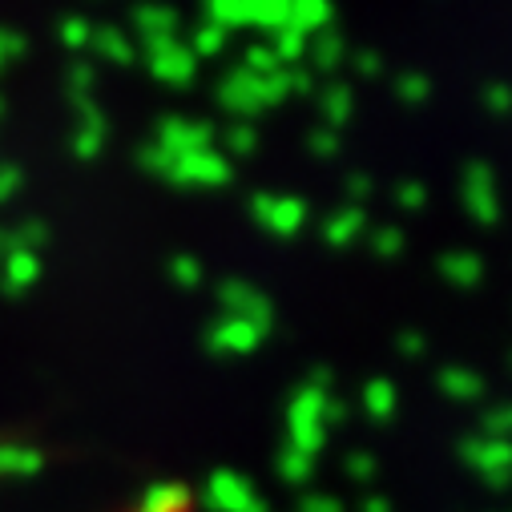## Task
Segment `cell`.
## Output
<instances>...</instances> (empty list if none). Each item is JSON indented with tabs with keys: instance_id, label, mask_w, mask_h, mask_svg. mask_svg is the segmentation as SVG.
I'll return each instance as SVG.
<instances>
[{
	"instance_id": "cell-1",
	"label": "cell",
	"mask_w": 512,
	"mask_h": 512,
	"mask_svg": "<svg viewBox=\"0 0 512 512\" xmlns=\"http://www.w3.org/2000/svg\"><path fill=\"white\" fill-rule=\"evenodd\" d=\"M291 97V89H287V69H275V73H267V77H254V73H246L242 65L238 69H230L226 77H222V85H218V101H222V109H230L234 117H254V113H263V109H271V105H279V101H287Z\"/></svg>"
},
{
	"instance_id": "cell-2",
	"label": "cell",
	"mask_w": 512,
	"mask_h": 512,
	"mask_svg": "<svg viewBox=\"0 0 512 512\" xmlns=\"http://www.w3.org/2000/svg\"><path fill=\"white\" fill-rule=\"evenodd\" d=\"M323 404H327V392L311 388V383H303V388L291 396V404H287V432H291V448H295V452H303V456H319V452H323V444H327Z\"/></svg>"
},
{
	"instance_id": "cell-3",
	"label": "cell",
	"mask_w": 512,
	"mask_h": 512,
	"mask_svg": "<svg viewBox=\"0 0 512 512\" xmlns=\"http://www.w3.org/2000/svg\"><path fill=\"white\" fill-rule=\"evenodd\" d=\"M460 460L468 468H476L488 488H508V480H512V440L468 436V440H460Z\"/></svg>"
},
{
	"instance_id": "cell-4",
	"label": "cell",
	"mask_w": 512,
	"mask_h": 512,
	"mask_svg": "<svg viewBox=\"0 0 512 512\" xmlns=\"http://www.w3.org/2000/svg\"><path fill=\"white\" fill-rule=\"evenodd\" d=\"M460 198L464 210L476 226H496L500 218V190H496V174L488 162H468L464 178H460Z\"/></svg>"
},
{
	"instance_id": "cell-5",
	"label": "cell",
	"mask_w": 512,
	"mask_h": 512,
	"mask_svg": "<svg viewBox=\"0 0 512 512\" xmlns=\"http://www.w3.org/2000/svg\"><path fill=\"white\" fill-rule=\"evenodd\" d=\"M230 178H234L230 158H222L218 150H194V154L174 158V170H170L166 182L190 186V190H214V186H226Z\"/></svg>"
},
{
	"instance_id": "cell-6",
	"label": "cell",
	"mask_w": 512,
	"mask_h": 512,
	"mask_svg": "<svg viewBox=\"0 0 512 512\" xmlns=\"http://www.w3.org/2000/svg\"><path fill=\"white\" fill-rule=\"evenodd\" d=\"M250 218L259 222L267 234H279V238H295L307 222V206L303 198H291V194H267L259 190L250 198Z\"/></svg>"
},
{
	"instance_id": "cell-7",
	"label": "cell",
	"mask_w": 512,
	"mask_h": 512,
	"mask_svg": "<svg viewBox=\"0 0 512 512\" xmlns=\"http://www.w3.org/2000/svg\"><path fill=\"white\" fill-rule=\"evenodd\" d=\"M218 303L230 311V319H242V323H250V327H259V331H271V323H275L271 299H267L259 287H250L246 279H226V283H218Z\"/></svg>"
},
{
	"instance_id": "cell-8",
	"label": "cell",
	"mask_w": 512,
	"mask_h": 512,
	"mask_svg": "<svg viewBox=\"0 0 512 512\" xmlns=\"http://www.w3.org/2000/svg\"><path fill=\"white\" fill-rule=\"evenodd\" d=\"M214 138H218V130H214L210 121L178 117V113L162 117V121H158V130H154V142H158L162 150H170L174 158H178V154H194V150H210Z\"/></svg>"
},
{
	"instance_id": "cell-9",
	"label": "cell",
	"mask_w": 512,
	"mask_h": 512,
	"mask_svg": "<svg viewBox=\"0 0 512 512\" xmlns=\"http://www.w3.org/2000/svg\"><path fill=\"white\" fill-rule=\"evenodd\" d=\"M202 504H206V512H267L263 496L254 492V484L242 480L238 472H218L206 484Z\"/></svg>"
},
{
	"instance_id": "cell-10",
	"label": "cell",
	"mask_w": 512,
	"mask_h": 512,
	"mask_svg": "<svg viewBox=\"0 0 512 512\" xmlns=\"http://www.w3.org/2000/svg\"><path fill=\"white\" fill-rule=\"evenodd\" d=\"M146 65H150V73H154L158 81H166V85H190L194 73H198L194 53H190L178 37H174V41H154V45H146Z\"/></svg>"
},
{
	"instance_id": "cell-11",
	"label": "cell",
	"mask_w": 512,
	"mask_h": 512,
	"mask_svg": "<svg viewBox=\"0 0 512 512\" xmlns=\"http://www.w3.org/2000/svg\"><path fill=\"white\" fill-rule=\"evenodd\" d=\"M105 138H109V121H105V113L97 109V101H81V105H77V138H73V154H77L81 162H89V158L101 154Z\"/></svg>"
},
{
	"instance_id": "cell-12",
	"label": "cell",
	"mask_w": 512,
	"mask_h": 512,
	"mask_svg": "<svg viewBox=\"0 0 512 512\" xmlns=\"http://www.w3.org/2000/svg\"><path fill=\"white\" fill-rule=\"evenodd\" d=\"M436 271L456 291H476L484 283V259H480V254H472V250H448V254H440Z\"/></svg>"
},
{
	"instance_id": "cell-13",
	"label": "cell",
	"mask_w": 512,
	"mask_h": 512,
	"mask_svg": "<svg viewBox=\"0 0 512 512\" xmlns=\"http://www.w3.org/2000/svg\"><path fill=\"white\" fill-rule=\"evenodd\" d=\"M315 109H319V117H323L327 130L339 134L343 125L355 117V93H351V85H347V81H331V85L315 89Z\"/></svg>"
},
{
	"instance_id": "cell-14",
	"label": "cell",
	"mask_w": 512,
	"mask_h": 512,
	"mask_svg": "<svg viewBox=\"0 0 512 512\" xmlns=\"http://www.w3.org/2000/svg\"><path fill=\"white\" fill-rule=\"evenodd\" d=\"M134 29L146 45L154 41H174L178 37V13L170 5H154V0H146V5L134 9Z\"/></svg>"
},
{
	"instance_id": "cell-15",
	"label": "cell",
	"mask_w": 512,
	"mask_h": 512,
	"mask_svg": "<svg viewBox=\"0 0 512 512\" xmlns=\"http://www.w3.org/2000/svg\"><path fill=\"white\" fill-rule=\"evenodd\" d=\"M263 339H267V331L250 327V323H242V319H226V323H218V327L210 331V347L222 351V355H250Z\"/></svg>"
},
{
	"instance_id": "cell-16",
	"label": "cell",
	"mask_w": 512,
	"mask_h": 512,
	"mask_svg": "<svg viewBox=\"0 0 512 512\" xmlns=\"http://www.w3.org/2000/svg\"><path fill=\"white\" fill-rule=\"evenodd\" d=\"M436 388L456 400V404H476L484 396V379L472 371V367H460V363H448L436 371Z\"/></svg>"
},
{
	"instance_id": "cell-17",
	"label": "cell",
	"mask_w": 512,
	"mask_h": 512,
	"mask_svg": "<svg viewBox=\"0 0 512 512\" xmlns=\"http://www.w3.org/2000/svg\"><path fill=\"white\" fill-rule=\"evenodd\" d=\"M363 230H367V210L347 202V206H339L335 214L323 218V230H319V234H323L327 246H351Z\"/></svg>"
},
{
	"instance_id": "cell-18",
	"label": "cell",
	"mask_w": 512,
	"mask_h": 512,
	"mask_svg": "<svg viewBox=\"0 0 512 512\" xmlns=\"http://www.w3.org/2000/svg\"><path fill=\"white\" fill-rule=\"evenodd\" d=\"M307 53H311V73H335L347 61V41L335 29H323L315 37H307Z\"/></svg>"
},
{
	"instance_id": "cell-19",
	"label": "cell",
	"mask_w": 512,
	"mask_h": 512,
	"mask_svg": "<svg viewBox=\"0 0 512 512\" xmlns=\"http://www.w3.org/2000/svg\"><path fill=\"white\" fill-rule=\"evenodd\" d=\"M287 29H295L303 37H315V33L331 29V0H291Z\"/></svg>"
},
{
	"instance_id": "cell-20",
	"label": "cell",
	"mask_w": 512,
	"mask_h": 512,
	"mask_svg": "<svg viewBox=\"0 0 512 512\" xmlns=\"http://www.w3.org/2000/svg\"><path fill=\"white\" fill-rule=\"evenodd\" d=\"M246 25L263 29V33H283L291 17V0H242Z\"/></svg>"
},
{
	"instance_id": "cell-21",
	"label": "cell",
	"mask_w": 512,
	"mask_h": 512,
	"mask_svg": "<svg viewBox=\"0 0 512 512\" xmlns=\"http://www.w3.org/2000/svg\"><path fill=\"white\" fill-rule=\"evenodd\" d=\"M93 53L113 61V65H134L138 61V49L130 45V37H125L121 29H109V25H93V37H89Z\"/></svg>"
},
{
	"instance_id": "cell-22",
	"label": "cell",
	"mask_w": 512,
	"mask_h": 512,
	"mask_svg": "<svg viewBox=\"0 0 512 512\" xmlns=\"http://www.w3.org/2000/svg\"><path fill=\"white\" fill-rule=\"evenodd\" d=\"M363 412L375 424H388L396 416V383L392 379H371L363 388Z\"/></svg>"
},
{
	"instance_id": "cell-23",
	"label": "cell",
	"mask_w": 512,
	"mask_h": 512,
	"mask_svg": "<svg viewBox=\"0 0 512 512\" xmlns=\"http://www.w3.org/2000/svg\"><path fill=\"white\" fill-rule=\"evenodd\" d=\"M279 476L287 480V484H295V488H303L311 476H315V456H303V452H295L291 444L279 452Z\"/></svg>"
},
{
	"instance_id": "cell-24",
	"label": "cell",
	"mask_w": 512,
	"mask_h": 512,
	"mask_svg": "<svg viewBox=\"0 0 512 512\" xmlns=\"http://www.w3.org/2000/svg\"><path fill=\"white\" fill-rule=\"evenodd\" d=\"M271 53L279 57V65H283V69H295V65L307 57V37H303V33H295V29H283V33H275Z\"/></svg>"
},
{
	"instance_id": "cell-25",
	"label": "cell",
	"mask_w": 512,
	"mask_h": 512,
	"mask_svg": "<svg viewBox=\"0 0 512 512\" xmlns=\"http://www.w3.org/2000/svg\"><path fill=\"white\" fill-rule=\"evenodd\" d=\"M396 97H400L404 105H424V101L432 97V81H428V73H420V69H404V73L396 77Z\"/></svg>"
},
{
	"instance_id": "cell-26",
	"label": "cell",
	"mask_w": 512,
	"mask_h": 512,
	"mask_svg": "<svg viewBox=\"0 0 512 512\" xmlns=\"http://www.w3.org/2000/svg\"><path fill=\"white\" fill-rule=\"evenodd\" d=\"M218 138H222L226 154H234V158H246V154L259 150V134H254V125H250V121H234L230 130H222Z\"/></svg>"
},
{
	"instance_id": "cell-27",
	"label": "cell",
	"mask_w": 512,
	"mask_h": 512,
	"mask_svg": "<svg viewBox=\"0 0 512 512\" xmlns=\"http://www.w3.org/2000/svg\"><path fill=\"white\" fill-rule=\"evenodd\" d=\"M367 242H371V254L383 259V263H392V259L404 254V230L400 226H379V230H371Z\"/></svg>"
},
{
	"instance_id": "cell-28",
	"label": "cell",
	"mask_w": 512,
	"mask_h": 512,
	"mask_svg": "<svg viewBox=\"0 0 512 512\" xmlns=\"http://www.w3.org/2000/svg\"><path fill=\"white\" fill-rule=\"evenodd\" d=\"M226 37H230L226 29H218V25H210V21H206V25L190 37V45H186V49L194 53V61H202V57H218V53L226 49Z\"/></svg>"
},
{
	"instance_id": "cell-29",
	"label": "cell",
	"mask_w": 512,
	"mask_h": 512,
	"mask_svg": "<svg viewBox=\"0 0 512 512\" xmlns=\"http://www.w3.org/2000/svg\"><path fill=\"white\" fill-rule=\"evenodd\" d=\"M206 17H210V25H218V29H242L246 25V13H242V0H206Z\"/></svg>"
},
{
	"instance_id": "cell-30",
	"label": "cell",
	"mask_w": 512,
	"mask_h": 512,
	"mask_svg": "<svg viewBox=\"0 0 512 512\" xmlns=\"http://www.w3.org/2000/svg\"><path fill=\"white\" fill-rule=\"evenodd\" d=\"M138 166H142L146 174L170 178V170H174V154H170V150H162L158 142H146V146L138 150Z\"/></svg>"
},
{
	"instance_id": "cell-31",
	"label": "cell",
	"mask_w": 512,
	"mask_h": 512,
	"mask_svg": "<svg viewBox=\"0 0 512 512\" xmlns=\"http://www.w3.org/2000/svg\"><path fill=\"white\" fill-rule=\"evenodd\" d=\"M93 81H97V73L89 69V65H69V77H65V93L73 97V105H81V101H93L89 93H93Z\"/></svg>"
},
{
	"instance_id": "cell-32",
	"label": "cell",
	"mask_w": 512,
	"mask_h": 512,
	"mask_svg": "<svg viewBox=\"0 0 512 512\" xmlns=\"http://www.w3.org/2000/svg\"><path fill=\"white\" fill-rule=\"evenodd\" d=\"M339 134L335 130H327V125H315V130L307 134V154H315V158H323V162H331L335 154H339Z\"/></svg>"
},
{
	"instance_id": "cell-33",
	"label": "cell",
	"mask_w": 512,
	"mask_h": 512,
	"mask_svg": "<svg viewBox=\"0 0 512 512\" xmlns=\"http://www.w3.org/2000/svg\"><path fill=\"white\" fill-rule=\"evenodd\" d=\"M242 69L254 73V77H267V73H275V69H283V65H279V57L271 53V45H250Z\"/></svg>"
},
{
	"instance_id": "cell-34",
	"label": "cell",
	"mask_w": 512,
	"mask_h": 512,
	"mask_svg": "<svg viewBox=\"0 0 512 512\" xmlns=\"http://www.w3.org/2000/svg\"><path fill=\"white\" fill-rule=\"evenodd\" d=\"M480 101H484V109H488L492 117H508V113H512V85L492 81V85H484Z\"/></svg>"
},
{
	"instance_id": "cell-35",
	"label": "cell",
	"mask_w": 512,
	"mask_h": 512,
	"mask_svg": "<svg viewBox=\"0 0 512 512\" xmlns=\"http://www.w3.org/2000/svg\"><path fill=\"white\" fill-rule=\"evenodd\" d=\"M484 436H492V440H512V404H500V408H492V412H484Z\"/></svg>"
},
{
	"instance_id": "cell-36",
	"label": "cell",
	"mask_w": 512,
	"mask_h": 512,
	"mask_svg": "<svg viewBox=\"0 0 512 512\" xmlns=\"http://www.w3.org/2000/svg\"><path fill=\"white\" fill-rule=\"evenodd\" d=\"M89 37H93V25H89L85 17L61 21V41H65L69 49H89Z\"/></svg>"
},
{
	"instance_id": "cell-37",
	"label": "cell",
	"mask_w": 512,
	"mask_h": 512,
	"mask_svg": "<svg viewBox=\"0 0 512 512\" xmlns=\"http://www.w3.org/2000/svg\"><path fill=\"white\" fill-rule=\"evenodd\" d=\"M396 206L400 210H424L428 206V186L424 182H400L396 186Z\"/></svg>"
},
{
	"instance_id": "cell-38",
	"label": "cell",
	"mask_w": 512,
	"mask_h": 512,
	"mask_svg": "<svg viewBox=\"0 0 512 512\" xmlns=\"http://www.w3.org/2000/svg\"><path fill=\"white\" fill-rule=\"evenodd\" d=\"M170 275H174L182 287H198V283H202V263L190 259V254H178V259L170 263Z\"/></svg>"
},
{
	"instance_id": "cell-39",
	"label": "cell",
	"mask_w": 512,
	"mask_h": 512,
	"mask_svg": "<svg viewBox=\"0 0 512 512\" xmlns=\"http://www.w3.org/2000/svg\"><path fill=\"white\" fill-rule=\"evenodd\" d=\"M347 65H351L359 77H367V81L383 73V57H379L375 49H359V53H351V57H347Z\"/></svg>"
},
{
	"instance_id": "cell-40",
	"label": "cell",
	"mask_w": 512,
	"mask_h": 512,
	"mask_svg": "<svg viewBox=\"0 0 512 512\" xmlns=\"http://www.w3.org/2000/svg\"><path fill=\"white\" fill-rule=\"evenodd\" d=\"M25 49H29V41L21 33L0 29V69H5L9 61H17V57H25Z\"/></svg>"
},
{
	"instance_id": "cell-41",
	"label": "cell",
	"mask_w": 512,
	"mask_h": 512,
	"mask_svg": "<svg viewBox=\"0 0 512 512\" xmlns=\"http://www.w3.org/2000/svg\"><path fill=\"white\" fill-rule=\"evenodd\" d=\"M343 194L351 198V206H363V202L371 198V178H367L363 170H351V174L343 178Z\"/></svg>"
},
{
	"instance_id": "cell-42",
	"label": "cell",
	"mask_w": 512,
	"mask_h": 512,
	"mask_svg": "<svg viewBox=\"0 0 512 512\" xmlns=\"http://www.w3.org/2000/svg\"><path fill=\"white\" fill-rule=\"evenodd\" d=\"M343 468H347V476H351V480L367 484V480L375 476V468H379V464H375V456H371V452H351Z\"/></svg>"
},
{
	"instance_id": "cell-43",
	"label": "cell",
	"mask_w": 512,
	"mask_h": 512,
	"mask_svg": "<svg viewBox=\"0 0 512 512\" xmlns=\"http://www.w3.org/2000/svg\"><path fill=\"white\" fill-rule=\"evenodd\" d=\"M25 186V174H21V166H13V162H0V202H9L17 190Z\"/></svg>"
},
{
	"instance_id": "cell-44",
	"label": "cell",
	"mask_w": 512,
	"mask_h": 512,
	"mask_svg": "<svg viewBox=\"0 0 512 512\" xmlns=\"http://www.w3.org/2000/svg\"><path fill=\"white\" fill-rule=\"evenodd\" d=\"M287 89H291L295 97H315V73L303 69V65L287 69Z\"/></svg>"
},
{
	"instance_id": "cell-45",
	"label": "cell",
	"mask_w": 512,
	"mask_h": 512,
	"mask_svg": "<svg viewBox=\"0 0 512 512\" xmlns=\"http://www.w3.org/2000/svg\"><path fill=\"white\" fill-rule=\"evenodd\" d=\"M299 512H343V504L335 496H327V492H307L299 500Z\"/></svg>"
},
{
	"instance_id": "cell-46",
	"label": "cell",
	"mask_w": 512,
	"mask_h": 512,
	"mask_svg": "<svg viewBox=\"0 0 512 512\" xmlns=\"http://www.w3.org/2000/svg\"><path fill=\"white\" fill-rule=\"evenodd\" d=\"M396 347H400V355H408V359H424V351H428V339H424L420 331H404V335L396 339Z\"/></svg>"
},
{
	"instance_id": "cell-47",
	"label": "cell",
	"mask_w": 512,
	"mask_h": 512,
	"mask_svg": "<svg viewBox=\"0 0 512 512\" xmlns=\"http://www.w3.org/2000/svg\"><path fill=\"white\" fill-rule=\"evenodd\" d=\"M347 416H351V408H347L343 400L327 396V404H323V424H327V432H331L335 424H347Z\"/></svg>"
},
{
	"instance_id": "cell-48",
	"label": "cell",
	"mask_w": 512,
	"mask_h": 512,
	"mask_svg": "<svg viewBox=\"0 0 512 512\" xmlns=\"http://www.w3.org/2000/svg\"><path fill=\"white\" fill-rule=\"evenodd\" d=\"M363 512H392V504L383 500V496H367L363 500Z\"/></svg>"
},
{
	"instance_id": "cell-49",
	"label": "cell",
	"mask_w": 512,
	"mask_h": 512,
	"mask_svg": "<svg viewBox=\"0 0 512 512\" xmlns=\"http://www.w3.org/2000/svg\"><path fill=\"white\" fill-rule=\"evenodd\" d=\"M0 250H9V226H0Z\"/></svg>"
},
{
	"instance_id": "cell-50",
	"label": "cell",
	"mask_w": 512,
	"mask_h": 512,
	"mask_svg": "<svg viewBox=\"0 0 512 512\" xmlns=\"http://www.w3.org/2000/svg\"><path fill=\"white\" fill-rule=\"evenodd\" d=\"M0 113H5V97H0Z\"/></svg>"
},
{
	"instance_id": "cell-51",
	"label": "cell",
	"mask_w": 512,
	"mask_h": 512,
	"mask_svg": "<svg viewBox=\"0 0 512 512\" xmlns=\"http://www.w3.org/2000/svg\"><path fill=\"white\" fill-rule=\"evenodd\" d=\"M508 367H512V355H508Z\"/></svg>"
},
{
	"instance_id": "cell-52",
	"label": "cell",
	"mask_w": 512,
	"mask_h": 512,
	"mask_svg": "<svg viewBox=\"0 0 512 512\" xmlns=\"http://www.w3.org/2000/svg\"><path fill=\"white\" fill-rule=\"evenodd\" d=\"M138 512H146V508H142V504H138Z\"/></svg>"
}]
</instances>
